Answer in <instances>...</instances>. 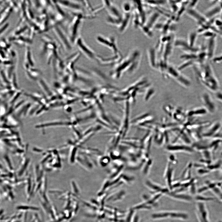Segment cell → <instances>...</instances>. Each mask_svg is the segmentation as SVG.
<instances>
[{
	"label": "cell",
	"instance_id": "d6a6232c",
	"mask_svg": "<svg viewBox=\"0 0 222 222\" xmlns=\"http://www.w3.org/2000/svg\"><path fill=\"white\" fill-rule=\"evenodd\" d=\"M138 217L137 216H136L135 217V218L134 219V222H138Z\"/></svg>",
	"mask_w": 222,
	"mask_h": 222
},
{
	"label": "cell",
	"instance_id": "ffe728a7",
	"mask_svg": "<svg viewBox=\"0 0 222 222\" xmlns=\"http://www.w3.org/2000/svg\"><path fill=\"white\" fill-rule=\"evenodd\" d=\"M170 214L168 212H159L153 214L151 217L154 219L163 218L169 216Z\"/></svg>",
	"mask_w": 222,
	"mask_h": 222
},
{
	"label": "cell",
	"instance_id": "4fadbf2b",
	"mask_svg": "<svg viewBox=\"0 0 222 222\" xmlns=\"http://www.w3.org/2000/svg\"><path fill=\"white\" fill-rule=\"evenodd\" d=\"M147 54L149 62L151 66L153 68L156 67L157 64L155 48L152 47L149 48L148 49Z\"/></svg>",
	"mask_w": 222,
	"mask_h": 222
},
{
	"label": "cell",
	"instance_id": "ac0fdd59",
	"mask_svg": "<svg viewBox=\"0 0 222 222\" xmlns=\"http://www.w3.org/2000/svg\"><path fill=\"white\" fill-rule=\"evenodd\" d=\"M171 40L167 42V44L165 47L164 49V60L165 61L167 58L170 55L172 49V46L171 42H170Z\"/></svg>",
	"mask_w": 222,
	"mask_h": 222
},
{
	"label": "cell",
	"instance_id": "5b68a950",
	"mask_svg": "<svg viewBox=\"0 0 222 222\" xmlns=\"http://www.w3.org/2000/svg\"><path fill=\"white\" fill-rule=\"evenodd\" d=\"M187 13L188 15L197 21L199 25L207 23L208 21L204 15L201 14L194 8L188 9L187 10Z\"/></svg>",
	"mask_w": 222,
	"mask_h": 222
},
{
	"label": "cell",
	"instance_id": "603a6c76",
	"mask_svg": "<svg viewBox=\"0 0 222 222\" xmlns=\"http://www.w3.org/2000/svg\"><path fill=\"white\" fill-rule=\"evenodd\" d=\"M195 199L200 202L204 201H210L214 200L215 199L212 197H206L201 195H197L195 197Z\"/></svg>",
	"mask_w": 222,
	"mask_h": 222
},
{
	"label": "cell",
	"instance_id": "7a4b0ae2",
	"mask_svg": "<svg viewBox=\"0 0 222 222\" xmlns=\"http://www.w3.org/2000/svg\"><path fill=\"white\" fill-rule=\"evenodd\" d=\"M96 39L99 43L110 49L114 54H121L114 37L110 36L108 37L98 35L97 36Z\"/></svg>",
	"mask_w": 222,
	"mask_h": 222
},
{
	"label": "cell",
	"instance_id": "e575fe53",
	"mask_svg": "<svg viewBox=\"0 0 222 222\" xmlns=\"http://www.w3.org/2000/svg\"><path fill=\"white\" fill-rule=\"evenodd\" d=\"M218 222H222V220H219L218 221Z\"/></svg>",
	"mask_w": 222,
	"mask_h": 222
},
{
	"label": "cell",
	"instance_id": "4316f807",
	"mask_svg": "<svg viewBox=\"0 0 222 222\" xmlns=\"http://www.w3.org/2000/svg\"><path fill=\"white\" fill-rule=\"evenodd\" d=\"M208 189H209L208 186H205L204 187H202L201 188L198 189V192L199 193H200L207 190Z\"/></svg>",
	"mask_w": 222,
	"mask_h": 222
},
{
	"label": "cell",
	"instance_id": "484cf974",
	"mask_svg": "<svg viewBox=\"0 0 222 222\" xmlns=\"http://www.w3.org/2000/svg\"><path fill=\"white\" fill-rule=\"evenodd\" d=\"M210 171L209 170L204 169H199L198 171V173L200 175H203L206 174L208 173Z\"/></svg>",
	"mask_w": 222,
	"mask_h": 222
},
{
	"label": "cell",
	"instance_id": "7c38bea8",
	"mask_svg": "<svg viewBox=\"0 0 222 222\" xmlns=\"http://www.w3.org/2000/svg\"><path fill=\"white\" fill-rule=\"evenodd\" d=\"M146 185L150 189L155 191L161 193L167 194L169 191L167 189L162 188L161 186L151 181L148 180L146 182Z\"/></svg>",
	"mask_w": 222,
	"mask_h": 222
},
{
	"label": "cell",
	"instance_id": "f546056e",
	"mask_svg": "<svg viewBox=\"0 0 222 222\" xmlns=\"http://www.w3.org/2000/svg\"><path fill=\"white\" fill-rule=\"evenodd\" d=\"M8 24H6L0 30V34L4 31V30L8 26Z\"/></svg>",
	"mask_w": 222,
	"mask_h": 222
},
{
	"label": "cell",
	"instance_id": "cb8c5ba5",
	"mask_svg": "<svg viewBox=\"0 0 222 222\" xmlns=\"http://www.w3.org/2000/svg\"><path fill=\"white\" fill-rule=\"evenodd\" d=\"M214 93L216 99L222 104V91L219 89Z\"/></svg>",
	"mask_w": 222,
	"mask_h": 222
},
{
	"label": "cell",
	"instance_id": "4dcf8cb0",
	"mask_svg": "<svg viewBox=\"0 0 222 222\" xmlns=\"http://www.w3.org/2000/svg\"><path fill=\"white\" fill-rule=\"evenodd\" d=\"M219 34L222 36V26L217 28Z\"/></svg>",
	"mask_w": 222,
	"mask_h": 222
},
{
	"label": "cell",
	"instance_id": "8d00e7d4",
	"mask_svg": "<svg viewBox=\"0 0 222 222\" xmlns=\"http://www.w3.org/2000/svg\"></svg>",
	"mask_w": 222,
	"mask_h": 222
},
{
	"label": "cell",
	"instance_id": "d4e9b609",
	"mask_svg": "<svg viewBox=\"0 0 222 222\" xmlns=\"http://www.w3.org/2000/svg\"><path fill=\"white\" fill-rule=\"evenodd\" d=\"M109 161V158L107 157H104L101 158L100 160V163L103 166H105L108 164Z\"/></svg>",
	"mask_w": 222,
	"mask_h": 222
},
{
	"label": "cell",
	"instance_id": "ba28073f",
	"mask_svg": "<svg viewBox=\"0 0 222 222\" xmlns=\"http://www.w3.org/2000/svg\"><path fill=\"white\" fill-rule=\"evenodd\" d=\"M132 12L124 13L121 23L118 28L120 33L122 34L125 32L128 28L132 18Z\"/></svg>",
	"mask_w": 222,
	"mask_h": 222
},
{
	"label": "cell",
	"instance_id": "6da1fadb",
	"mask_svg": "<svg viewBox=\"0 0 222 222\" xmlns=\"http://www.w3.org/2000/svg\"><path fill=\"white\" fill-rule=\"evenodd\" d=\"M203 72L199 74L201 81L210 91L215 92L219 90L220 83L211 65L207 63L204 66Z\"/></svg>",
	"mask_w": 222,
	"mask_h": 222
},
{
	"label": "cell",
	"instance_id": "277c9868",
	"mask_svg": "<svg viewBox=\"0 0 222 222\" xmlns=\"http://www.w3.org/2000/svg\"><path fill=\"white\" fill-rule=\"evenodd\" d=\"M201 99L204 107L208 113L212 114L217 110V106L214 100L210 94L207 92H204L202 94Z\"/></svg>",
	"mask_w": 222,
	"mask_h": 222
},
{
	"label": "cell",
	"instance_id": "5bb4252c",
	"mask_svg": "<svg viewBox=\"0 0 222 222\" xmlns=\"http://www.w3.org/2000/svg\"><path fill=\"white\" fill-rule=\"evenodd\" d=\"M220 124L216 122L213 124L210 127L208 131L203 134L205 137H209L212 136L215 134L218 131L220 127Z\"/></svg>",
	"mask_w": 222,
	"mask_h": 222
},
{
	"label": "cell",
	"instance_id": "7402d4cb",
	"mask_svg": "<svg viewBox=\"0 0 222 222\" xmlns=\"http://www.w3.org/2000/svg\"><path fill=\"white\" fill-rule=\"evenodd\" d=\"M207 113H208L207 111L204 107L196 109L194 111L193 113L195 115H205Z\"/></svg>",
	"mask_w": 222,
	"mask_h": 222
},
{
	"label": "cell",
	"instance_id": "836d02e7",
	"mask_svg": "<svg viewBox=\"0 0 222 222\" xmlns=\"http://www.w3.org/2000/svg\"><path fill=\"white\" fill-rule=\"evenodd\" d=\"M220 19L222 20V10L220 13Z\"/></svg>",
	"mask_w": 222,
	"mask_h": 222
},
{
	"label": "cell",
	"instance_id": "d590c367",
	"mask_svg": "<svg viewBox=\"0 0 222 222\" xmlns=\"http://www.w3.org/2000/svg\"><path fill=\"white\" fill-rule=\"evenodd\" d=\"M221 63L222 64V62Z\"/></svg>",
	"mask_w": 222,
	"mask_h": 222
},
{
	"label": "cell",
	"instance_id": "83f0119b",
	"mask_svg": "<svg viewBox=\"0 0 222 222\" xmlns=\"http://www.w3.org/2000/svg\"><path fill=\"white\" fill-rule=\"evenodd\" d=\"M198 1H192V2H191L190 4V8H192L195 6L198 3Z\"/></svg>",
	"mask_w": 222,
	"mask_h": 222
},
{
	"label": "cell",
	"instance_id": "f1b7e54d",
	"mask_svg": "<svg viewBox=\"0 0 222 222\" xmlns=\"http://www.w3.org/2000/svg\"><path fill=\"white\" fill-rule=\"evenodd\" d=\"M204 155L207 159H209L210 158V154L208 151H204L203 152Z\"/></svg>",
	"mask_w": 222,
	"mask_h": 222
},
{
	"label": "cell",
	"instance_id": "8992f818",
	"mask_svg": "<svg viewBox=\"0 0 222 222\" xmlns=\"http://www.w3.org/2000/svg\"><path fill=\"white\" fill-rule=\"evenodd\" d=\"M198 216L200 222H209L208 214L204 204L202 202L198 204Z\"/></svg>",
	"mask_w": 222,
	"mask_h": 222
},
{
	"label": "cell",
	"instance_id": "e0dca14e",
	"mask_svg": "<svg viewBox=\"0 0 222 222\" xmlns=\"http://www.w3.org/2000/svg\"><path fill=\"white\" fill-rule=\"evenodd\" d=\"M167 194L172 197L178 199L187 201H191L192 199L191 197L188 195H186L178 194L175 193H173L169 192Z\"/></svg>",
	"mask_w": 222,
	"mask_h": 222
},
{
	"label": "cell",
	"instance_id": "8fae6325",
	"mask_svg": "<svg viewBox=\"0 0 222 222\" xmlns=\"http://www.w3.org/2000/svg\"><path fill=\"white\" fill-rule=\"evenodd\" d=\"M166 150L171 152H186L192 153L193 150L191 148L182 145H170L167 146Z\"/></svg>",
	"mask_w": 222,
	"mask_h": 222
},
{
	"label": "cell",
	"instance_id": "52a82bcc",
	"mask_svg": "<svg viewBox=\"0 0 222 222\" xmlns=\"http://www.w3.org/2000/svg\"><path fill=\"white\" fill-rule=\"evenodd\" d=\"M216 34L209 39L206 51L208 59H212L213 58L216 46Z\"/></svg>",
	"mask_w": 222,
	"mask_h": 222
},
{
	"label": "cell",
	"instance_id": "2e32d148",
	"mask_svg": "<svg viewBox=\"0 0 222 222\" xmlns=\"http://www.w3.org/2000/svg\"><path fill=\"white\" fill-rule=\"evenodd\" d=\"M197 31H192L191 32L188 36L187 43L189 46L191 47H194V45L197 36Z\"/></svg>",
	"mask_w": 222,
	"mask_h": 222
},
{
	"label": "cell",
	"instance_id": "44dd1931",
	"mask_svg": "<svg viewBox=\"0 0 222 222\" xmlns=\"http://www.w3.org/2000/svg\"><path fill=\"white\" fill-rule=\"evenodd\" d=\"M122 7L124 13L131 12L133 10L132 4L128 2L123 3Z\"/></svg>",
	"mask_w": 222,
	"mask_h": 222
},
{
	"label": "cell",
	"instance_id": "9a60e30c",
	"mask_svg": "<svg viewBox=\"0 0 222 222\" xmlns=\"http://www.w3.org/2000/svg\"><path fill=\"white\" fill-rule=\"evenodd\" d=\"M159 16L160 15L158 12L153 13L149 18L146 26L151 29L155 25L156 23Z\"/></svg>",
	"mask_w": 222,
	"mask_h": 222
},
{
	"label": "cell",
	"instance_id": "d6986e66",
	"mask_svg": "<svg viewBox=\"0 0 222 222\" xmlns=\"http://www.w3.org/2000/svg\"><path fill=\"white\" fill-rule=\"evenodd\" d=\"M169 217L174 218L183 219H187L188 217V215L185 213L174 212H170Z\"/></svg>",
	"mask_w": 222,
	"mask_h": 222
},
{
	"label": "cell",
	"instance_id": "1f68e13d",
	"mask_svg": "<svg viewBox=\"0 0 222 222\" xmlns=\"http://www.w3.org/2000/svg\"><path fill=\"white\" fill-rule=\"evenodd\" d=\"M215 137L217 138H222V133L220 134H218L215 135Z\"/></svg>",
	"mask_w": 222,
	"mask_h": 222
},
{
	"label": "cell",
	"instance_id": "9c48e42d",
	"mask_svg": "<svg viewBox=\"0 0 222 222\" xmlns=\"http://www.w3.org/2000/svg\"><path fill=\"white\" fill-rule=\"evenodd\" d=\"M174 45L175 46L182 49L190 53L198 51V49L194 47H191L188 45L187 42L182 39H178L175 40Z\"/></svg>",
	"mask_w": 222,
	"mask_h": 222
},
{
	"label": "cell",
	"instance_id": "3957f363",
	"mask_svg": "<svg viewBox=\"0 0 222 222\" xmlns=\"http://www.w3.org/2000/svg\"><path fill=\"white\" fill-rule=\"evenodd\" d=\"M75 41L77 47L85 57L89 60H96L97 55L80 36H79Z\"/></svg>",
	"mask_w": 222,
	"mask_h": 222
},
{
	"label": "cell",
	"instance_id": "30bf717a",
	"mask_svg": "<svg viewBox=\"0 0 222 222\" xmlns=\"http://www.w3.org/2000/svg\"><path fill=\"white\" fill-rule=\"evenodd\" d=\"M222 10V8L219 2L217 5L208 10L206 12L204 16L207 19L212 18L218 14H220Z\"/></svg>",
	"mask_w": 222,
	"mask_h": 222
}]
</instances>
